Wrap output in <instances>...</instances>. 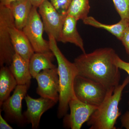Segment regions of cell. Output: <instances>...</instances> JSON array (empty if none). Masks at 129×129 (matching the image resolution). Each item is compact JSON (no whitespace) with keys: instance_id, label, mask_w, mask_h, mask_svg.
I'll list each match as a JSON object with an SVG mask.
<instances>
[{"instance_id":"6da1fadb","label":"cell","mask_w":129,"mask_h":129,"mask_svg":"<svg viewBox=\"0 0 129 129\" xmlns=\"http://www.w3.org/2000/svg\"><path fill=\"white\" fill-rule=\"evenodd\" d=\"M117 55L113 48H100L91 53H83L74 62L78 75L100 83L109 91H113L120 79L119 69L115 62Z\"/></svg>"},{"instance_id":"7a4b0ae2","label":"cell","mask_w":129,"mask_h":129,"mask_svg":"<svg viewBox=\"0 0 129 129\" xmlns=\"http://www.w3.org/2000/svg\"><path fill=\"white\" fill-rule=\"evenodd\" d=\"M48 36L50 48L57 62L60 84L57 116L60 118L67 115L69 108V101L75 96L74 84L75 77L78 75V70L74 62L69 61L62 53L58 46L56 40L53 36Z\"/></svg>"},{"instance_id":"3957f363","label":"cell","mask_w":129,"mask_h":129,"mask_svg":"<svg viewBox=\"0 0 129 129\" xmlns=\"http://www.w3.org/2000/svg\"><path fill=\"white\" fill-rule=\"evenodd\" d=\"M129 83V77H127L122 84L115 87L113 92L109 93L87 121L89 129H116L115 124L121 115L119 104L123 91Z\"/></svg>"},{"instance_id":"277c9868","label":"cell","mask_w":129,"mask_h":129,"mask_svg":"<svg viewBox=\"0 0 129 129\" xmlns=\"http://www.w3.org/2000/svg\"><path fill=\"white\" fill-rule=\"evenodd\" d=\"M74 90L79 100L98 107L109 93L114 91H109L100 83L78 75L75 79Z\"/></svg>"},{"instance_id":"5b68a950","label":"cell","mask_w":129,"mask_h":129,"mask_svg":"<svg viewBox=\"0 0 129 129\" xmlns=\"http://www.w3.org/2000/svg\"><path fill=\"white\" fill-rule=\"evenodd\" d=\"M15 26L14 18L8 7L0 6V65L9 66L16 53L12 44L10 28Z\"/></svg>"},{"instance_id":"8992f818","label":"cell","mask_w":129,"mask_h":129,"mask_svg":"<svg viewBox=\"0 0 129 129\" xmlns=\"http://www.w3.org/2000/svg\"><path fill=\"white\" fill-rule=\"evenodd\" d=\"M22 30L30 42L35 52L51 51L49 41L43 37L44 25L37 8L32 7L28 21Z\"/></svg>"},{"instance_id":"52a82bcc","label":"cell","mask_w":129,"mask_h":129,"mask_svg":"<svg viewBox=\"0 0 129 129\" xmlns=\"http://www.w3.org/2000/svg\"><path fill=\"white\" fill-rule=\"evenodd\" d=\"M38 86L36 92L41 97L59 101L60 84L57 68L42 70L36 77Z\"/></svg>"},{"instance_id":"ba28073f","label":"cell","mask_w":129,"mask_h":129,"mask_svg":"<svg viewBox=\"0 0 129 129\" xmlns=\"http://www.w3.org/2000/svg\"><path fill=\"white\" fill-rule=\"evenodd\" d=\"M38 8L44 30L48 36H53L57 41L67 16L59 13L49 0L45 1Z\"/></svg>"},{"instance_id":"9c48e42d","label":"cell","mask_w":129,"mask_h":129,"mask_svg":"<svg viewBox=\"0 0 129 129\" xmlns=\"http://www.w3.org/2000/svg\"><path fill=\"white\" fill-rule=\"evenodd\" d=\"M29 86L27 85H18L12 95L3 103L1 106L3 110L9 120L18 123L25 122L22 113V102Z\"/></svg>"},{"instance_id":"30bf717a","label":"cell","mask_w":129,"mask_h":129,"mask_svg":"<svg viewBox=\"0 0 129 129\" xmlns=\"http://www.w3.org/2000/svg\"><path fill=\"white\" fill-rule=\"evenodd\" d=\"M69 106L70 113L65 115L64 122L72 129H81L98 108L83 102L75 96L70 99Z\"/></svg>"},{"instance_id":"8fae6325","label":"cell","mask_w":129,"mask_h":129,"mask_svg":"<svg viewBox=\"0 0 129 129\" xmlns=\"http://www.w3.org/2000/svg\"><path fill=\"white\" fill-rule=\"evenodd\" d=\"M24 99L27 109L23 113L24 117L25 122L31 124L33 129H37L39 127L43 114L56 103L50 99L41 97L35 99L28 94L25 96Z\"/></svg>"},{"instance_id":"7c38bea8","label":"cell","mask_w":129,"mask_h":129,"mask_svg":"<svg viewBox=\"0 0 129 129\" xmlns=\"http://www.w3.org/2000/svg\"><path fill=\"white\" fill-rule=\"evenodd\" d=\"M78 21L73 16L67 15L57 42L74 44L80 48L83 53H85L83 39L77 28Z\"/></svg>"},{"instance_id":"4fadbf2b","label":"cell","mask_w":129,"mask_h":129,"mask_svg":"<svg viewBox=\"0 0 129 129\" xmlns=\"http://www.w3.org/2000/svg\"><path fill=\"white\" fill-rule=\"evenodd\" d=\"M10 36L16 53L29 62L35 51L27 37L22 30L13 26L10 28Z\"/></svg>"},{"instance_id":"5bb4252c","label":"cell","mask_w":129,"mask_h":129,"mask_svg":"<svg viewBox=\"0 0 129 129\" xmlns=\"http://www.w3.org/2000/svg\"><path fill=\"white\" fill-rule=\"evenodd\" d=\"M9 69L15 77L18 85H30L32 78L29 68V62L17 53L14 54Z\"/></svg>"},{"instance_id":"9a60e30c","label":"cell","mask_w":129,"mask_h":129,"mask_svg":"<svg viewBox=\"0 0 129 129\" xmlns=\"http://www.w3.org/2000/svg\"><path fill=\"white\" fill-rule=\"evenodd\" d=\"M55 55L51 51L45 52H35L29 62V68L32 78H35L40 72L45 70L56 68L52 62Z\"/></svg>"},{"instance_id":"2e32d148","label":"cell","mask_w":129,"mask_h":129,"mask_svg":"<svg viewBox=\"0 0 129 129\" xmlns=\"http://www.w3.org/2000/svg\"><path fill=\"white\" fill-rule=\"evenodd\" d=\"M33 7L30 0H18L12 3L9 6L17 28L22 30L28 21Z\"/></svg>"},{"instance_id":"e0dca14e","label":"cell","mask_w":129,"mask_h":129,"mask_svg":"<svg viewBox=\"0 0 129 129\" xmlns=\"http://www.w3.org/2000/svg\"><path fill=\"white\" fill-rule=\"evenodd\" d=\"M18 85L15 77L9 67H1L0 70V106L10 96L11 92Z\"/></svg>"},{"instance_id":"ac0fdd59","label":"cell","mask_w":129,"mask_h":129,"mask_svg":"<svg viewBox=\"0 0 129 129\" xmlns=\"http://www.w3.org/2000/svg\"><path fill=\"white\" fill-rule=\"evenodd\" d=\"M83 22L86 25L107 30L119 40L126 29L129 27V22L125 20L120 19L117 23L107 24L100 22L91 16H88L83 20Z\"/></svg>"},{"instance_id":"d6986e66","label":"cell","mask_w":129,"mask_h":129,"mask_svg":"<svg viewBox=\"0 0 129 129\" xmlns=\"http://www.w3.org/2000/svg\"><path fill=\"white\" fill-rule=\"evenodd\" d=\"M90 8L89 0H72L67 15L83 21L88 17Z\"/></svg>"},{"instance_id":"ffe728a7","label":"cell","mask_w":129,"mask_h":129,"mask_svg":"<svg viewBox=\"0 0 129 129\" xmlns=\"http://www.w3.org/2000/svg\"><path fill=\"white\" fill-rule=\"evenodd\" d=\"M120 19L129 22V0H112Z\"/></svg>"},{"instance_id":"44dd1931","label":"cell","mask_w":129,"mask_h":129,"mask_svg":"<svg viewBox=\"0 0 129 129\" xmlns=\"http://www.w3.org/2000/svg\"><path fill=\"white\" fill-rule=\"evenodd\" d=\"M72 0H50L52 5L61 15L67 16V11Z\"/></svg>"},{"instance_id":"7402d4cb","label":"cell","mask_w":129,"mask_h":129,"mask_svg":"<svg viewBox=\"0 0 129 129\" xmlns=\"http://www.w3.org/2000/svg\"><path fill=\"white\" fill-rule=\"evenodd\" d=\"M115 62L119 69L123 70L127 72L129 76V62H126L122 60L118 55L115 57ZM128 104L129 105V102Z\"/></svg>"},{"instance_id":"603a6c76","label":"cell","mask_w":129,"mask_h":129,"mask_svg":"<svg viewBox=\"0 0 129 129\" xmlns=\"http://www.w3.org/2000/svg\"><path fill=\"white\" fill-rule=\"evenodd\" d=\"M120 41L124 46L126 52L129 55V27L124 31Z\"/></svg>"},{"instance_id":"cb8c5ba5","label":"cell","mask_w":129,"mask_h":129,"mask_svg":"<svg viewBox=\"0 0 129 129\" xmlns=\"http://www.w3.org/2000/svg\"><path fill=\"white\" fill-rule=\"evenodd\" d=\"M120 119L122 127L129 129V109L128 111L122 115Z\"/></svg>"},{"instance_id":"d4e9b609","label":"cell","mask_w":129,"mask_h":129,"mask_svg":"<svg viewBox=\"0 0 129 129\" xmlns=\"http://www.w3.org/2000/svg\"><path fill=\"white\" fill-rule=\"evenodd\" d=\"M0 129H13L3 118L0 113Z\"/></svg>"},{"instance_id":"484cf974","label":"cell","mask_w":129,"mask_h":129,"mask_svg":"<svg viewBox=\"0 0 129 129\" xmlns=\"http://www.w3.org/2000/svg\"><path fill=\"white\" fill-rule=\"evenodd\" d=\"M46 1V0H30L33 6L37 8Z\"/></svg>"},{"instance_id":"4316f807","label":"cell","mask_w":129,"mask_h":129,"mask_svg":"<svg viewBox=\"0 0 129 129\" xmlns=\"http://www.w3.org/2000/svg\"><path fill=\"white\" fill-rule=\"evenodd\" d=\"M18 0H0V6L9 7L12 3Z\"/></svg>"}]
</instances>
